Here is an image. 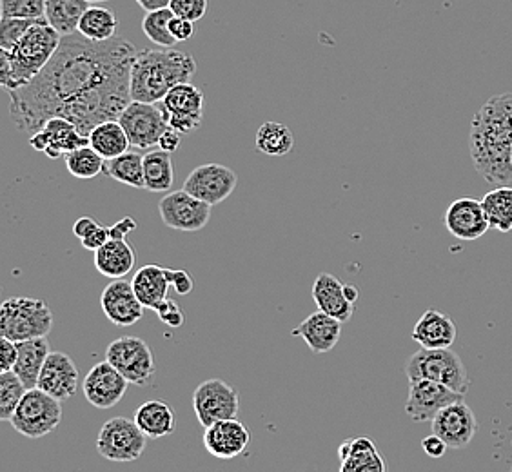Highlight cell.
<instances>
[{
    "instance_id": "ac0fdd59",
    "label": "cell",
    "mask_w": 512,
    "mask_h": 472,
    "mask_svg": "<svg viewBox=\"0 0 512 472\" xmlns=\"http://www.w3.org/2000/svg\"><path fill=\"white\" fill-rule=\"evenodd\" d=\"M129 382L108 360L93 365L88 376L84 378V396L89 404L97 409H111L119 404L128 393Z\"/></svg>"
},
{
    "instance_id": "bcb514c9",
    "label": "cell",
    "mask_w": 512,
    "mask_h": 472,
    "mask_svg": "<svg viewBox=\"0 0 512 472\" xmlns=\"http://www.w3.org/2000/svg\"><path fill=\"white\" fill-rule=\"evenodd\" d=\"M171 287H175L178 295H189L193 291V278L184 269H166Z\"/></svg>"
},
{
    "instance_id": "3957f363",
    "label": "cell",
    "mask_w": 512,
    "mask_h": 472,
    "mask_svg": "<svg viewBox=\"0 0 512 472\" xmlns=\"http://www.w3.org/2000/svg\"><path fill=\"white\" fill-rule=\"evenodd\" d=\"M195 73L197 62L184 51H138L129 77L131 100L148 104L162 102L175 86L191 82Z\"/></svg>"
},
{
    "instance_id": "b9f144b4",
    "label": "cell",
    "mask_w": 512,
    "mask_h": 472,
    "mask_svg": "<svg viewBox=\"0 0 512 472\" xmlns=\"http://www.w3.org/2000/svg\"><path fill=\"white\" fill-rule=\"evenodd\" d=\"M35 22L39 20L0 19V50H13Z\"/></svg>"
},
{
    "instance_id": "e575fe53",
    "label": "cell",
    "mask_w": 512,
    "mask_h": 472,
    "mask_svg": "<svg viewBox=\"0 0 512 472\" xmlns=\"http://www.w3.org/2000/svg\"><path fill=\"white\" fill-rule=\"evenodd\" d=\"M489 226L498 233L512 231V187L496 186L482 198Z\"/></svg>"
},
{
    "instance_id": "f907efd6",
    "label": "cell",
    "mask_w": 512,
    "mask_h": 472,
    "mask_svg": "<svg viewBox=\"0 0 512 472\" xmlns=\"http://www.w3.org/2000/svg\"><path fill=\"white\" fill-rule=\"evenodd\" d=\"M135 229H137L135 218L124 217L115 226L109 227V235H111V238H115V240H126V236L131 231H135Z\"/></svg>"
},
{
    "instance_id": "1f68e13d",
    "label": "cell",
    "mask_w": 512,
    "mask_h": 472,
    "mask_svg": "<svg viewBox=\"0 0 512 472\" xmlns=\"http://www.w3.org/2000/svg\"><path fill=\"white\" fill-rule=\"evenodd\" d=\"M89 146L95 149L99 155L111 160V158L120 157L124 155L126 151H129L128 135L122 128L119 120H108V122H102L97 128L93 129L89 133Z\"/></svg>"
},
{
    "instance_id": "603a6c76",
    "label": "cell",
    "mask_w": 512,
    "mask_h": 472,
    "mask_svg": "<svg viewBox=\"0 0 512 472\" xmlns=\"http://www.w3.org/2000/svg\"><path fill=\"white\" fill-rule=\"evenodd\" d=\"M291 335L302 338L315 354L331 353L340 342L342 322L333 316L325 315L322 311H316L295 327Z\"/></svg>"
},
{
    "instance_id": "4dcf8cb0",
    "label": "cell",
    "mask_w": 512,
    "mask_h": 472,
    "mask_svg": "<svg viewBox=\"0 0 512 472\" xmlns=\"http://www.w3.org/2000/svg\"><path fill=\"white\" fill-rule=\"evenodd\" d=\"M88 0H46V22L62 37L79 33L82 15L88 11Z\"/></svg>"
},
{
    "instance_id": "ffe728a7",
    "label": "cell",
    "mask_w": 512,
    "mask_h": 472,
    "mask_svg": "<svg viewBox=\"0 0 512 472\" xmlns=\"http://www.w3.org/2000/svg\"><path fill=\"white\" fill-rule=\"evenodd\" d=\"M445 227L454 238L463 242L478 240L491 229L482 200L469 197L458 198L447 207Z\"/></svg>"
},
{
    "instance_id": "484cf974",
    "label": "cell",
    "mask_w": 512,
    "mask_h": 472,
    "mask_svg": "<svg viewBox=\"0 0 512 472\" xmlns=\"http://www.w3.org/2000/svg\"><path fill=\"white\" fill-rule=\"evenodd\" d=\"M413 340L425 349H447L456 340V325L444 313L429 309L414 325Z\"/></svg>"
},
{
    "instance_id": "8d00e7d4",
    "label": "cell",
    "mask_w": 512,
    "mask_h": 472,
    "mask_svg": "<svg viewBox=\"0 0 512 472\" xmlns=\"http://www.w3.org/2000/svg\"><path fill=\"white\" fill-rule=\"evenodd\" d=\"M109 178L117 180L135 189H146L144 182V155L137 151H126L124 155L106 160V171Z\"/></svg>"
},
{
    "instance_id": "277c9868",
    "label": "cell",
    "mask_w": 512,
    "mask_h": 472,
    "mask_svg": "<svg viewBox=\"0 0 512 472\" xmlns=\"http://www.w3.org/2000/svg\"><path fill=\"white\" fill-rule=\"evenodd\" d=\"M62 35L46 19L31 26L11 51L0 53V84L8 93L24 88L50 64L57 53Z\"/></svg>"
},
{
    "instance_id": "db71d44e",
    "label": "cell",
    "mask_w": 512,
    "mask_h": 472,
    "mask_svg": "<svg viewBox=\"0 0 512 472\" xmlns=\"http://www.w3.org/2000/svg\"><path fill=\"white\" fill-rule=\"evenodd\" d=\"M135 2L146 13L148 11L164 10V8H169V4H171V0H135Z\"/></svg>"
},
{
    "instance_id": "816d5d0a",
    "label": "cell",
    "mask_w": 512,
    "mask_h": 472,
    "mask_svg": "<svg viewBox=\"0 0 512 472\" xmlns=\"http://www.w3.org/2000/svg\"><path fill=\"white\" fill-rule=\"evenodd\" d=\"M178 148H180V133H177L175 129L169 128L168 131L160 137L158 149H162V151L173 155Z\"/></svg>"
},
{
    "instance_id": "d6a6232c",
    "label": "cell",
    "mask_w": 512,
    "mask_h": 472,
    "mask_svg": "<svg viewBox=\"0 0 512 472\" xmlns=\"http://www.w3.org/2000/svg\"><path fill=\"white\" fill-rule=\"evenodd\" d=\"M144 182L149 193H166L175 184V168L171 153L162 149L144 155Z\"/></svg>"
},
{
    "instance_id": "7c38bea8",
    "label": "cell",
    "mask_w": 512,
    "mask_h": 472,
    "mask_svg": "<svg viewBox=\"0 0 512 472\" xmlns=\"http://www.w3.org/2000/svg\"><path fill=\"white\" fill-rule=\"evenodd\" d=\"M465 394L456 393L445 385L416 378L409 380V394L405 402V414L411 418V422H433L436 414L445 409L447 405L462 402Z\"/></svg>"
},
{
    "instance_id": "5bb4252c",
    "label": "cell",
    "mask_w": 512,
    "mask_h": 472,
    "mask_svg": "<svg viewBox=\"0 0 512 472\" xmlns=\"http://www.w3.org/2000/svg\"><path fill=\"white\" fill-rule=\"evenodd\" d=\"M160 108L166 113L169 128L186 135L202 124L204 93L191 82L178 84L160 102Z\"/></svg>"
},
{
    "instance_id": "7a4b0ae2",
    "label": "cell",
    "mask_w": 512,
    "mask_h": 472,
    "mask_svg": "<svg viewBox=\"0 0 512 472\" xmlns=\"http://www.w3.org/2000/svg\"><path fill=\"white\" fill-rule=\"evenodd\" d=\"M469 155L478 175L493 186L512 180V93L494 95L474 113Z\"/></svg>"
},
{
    "instance_id": "f5cc1de1",
    "label": "cell",
    "mask_w": 512,
    "mask_h": 472,
    "mask_svg": "<svg viewBox=\"0 0 512 472\" xmlns=\"http://www.w3.org/2000/svg\"><path fill=\"white\" fill-rule=\"evenodd\" d=\"M100 224H97V220L91 217H80L75 224H73V233L79 236L80 240L86 238L89 233H93Z\"/></svg>"
},
{
    "instance_id": "11a10c76",
    "label": "cell",
    "mask_w": 512,
    "mask_h": 472,
    "mask_svg": "<svg viewBox=\"0 0 512 472\" xmlns=\"http://www.w3.org/2000/svg\"><path fill=\"white\" fill-rule=\"evenodd\" d=\"M345 296L355 304L358 300V289L355 286H345Z\"/></svg>"
},
{
    "instance_id": "681fc988",
    "label": "cell",
    "mask_w": 512,
    "mask_h": 472,
    "mask_svg": "<svg viewBox=\"0 0 512 472\" xmlns=\"http://www.w3.org/2000/svg\"><path fill=\"white\" fill-rule=\"evenodd\" d=\"M422 449H424L425 454H427V456H431V458H442L449 447L445 445L442 438H438L436 434H431V436L424 438V442H422Z\"/></svg>"
},
{
    "instance_id": "8fae6325",
    "label": "cell",
    "mask_w": 512,
    "mask_h": 472,
    "mask_svg": "<svg viewBox=\"0 0 512 472\" xmlns=\"http://www.w3.org/2000/svg\"><path fill=\"white\" fill-rule=\"evenodd\" d=\"M238 407L240 396L237 389L218 378L202 382L193 393V409L204 429L213 423L237 418Z\"/></svg>"
},
{
    "instance_id": "ba28073f",
    "label": "cell",
    "mask_w": 512,
    "mask_h": 472,
    "mask_svg": "<svg viewBox=\"0 0 512 472\" xmlns=\"http://www.w3.org/2000/svg\"><path fill=\"white\" fill-rule=\"evenodd\" d=\"M146 434L135 420L115 416L102 425L97 438V451L109 462H137L146 451Z\"/></svg>"
},
{
    "instance_id": "c3c4849f",
    "label": "cell",
    "mask_w": 512,
    "mask_h": 472,
    "mask_svg": "<svg viewBox=\"0 0 512 472\" xmlns=\"http://www.w3.org/2000/svg\"><path fill=\"white\" fill-rule=\"evenodd\" d=\"M109 240H111V235H109V227L99 226L93 233H89L86 238H82L80 242H82V247L84 249H88V251H99L100 247L106 246Z\"/></svg>"
},
{
    "instance_id": "52a82bcc",
    "label": "cell",
    "mask_w": 512,
    "mask_h": 472,
    "mask_svg": "<svg viewBox=\"0 0 512 472\" xmlns=\"http://www.w3.org/2000/svg\"><path fill=\"white\" fill-rule=\"evenodd\" d=\"M62 422V405L39 387L28 389L10 423L17 433L39 440L53 433Z\"/></svg>"
},
{
    "instance_id": "44dd1931",
    "label": "cell",
    "mask_w": 512,
    "mask_h": 472,
    "mask_svg": "<svg viewBox=\"0 0 512 472\" xmlns=\"http://www.w3.org/2000/svg\"><path fill=\"white\" fill-rule=\"evenodd\" d=\"M251 443V433L237 418L213 423L204 429V447L218 460H233L246 453Z\"/></svg>"
},
{
    "instance_id": "f6af8a7d",
    "label": "cell",
    "mask_w": 512,
    "mask_h": 472,
    "mask_svg": "<svg viewBox=\"0 0 512 472\" xmlns=\"http://www.w3.org/2000/svg\"><path fill=\"white\" fill-rule=\"evenodd\" d=\"M19 358V345L10 338H0V373H10Z\"/></svg>"
},
{
    "instance_id": "4316f807",
    "label": "cell",
    "mask_w": 512,
    "mask_h": 472,
    "mask_svg": "<svg viewBox=\"0 0 512 472\" xmlns=\"http://www.w3.org/2000/svg\"><path fill=\"white\" fill-rule=\"evenodd\" d=\"M135 260V249L126 240L111 238L106 246L95 251L97 271L111 280H119L122 276L129 275L135 267Z\"/></svg>"
},
{
    "instance_id": "6da1fadb",
    "label": "cell",
    "mask_w": 512,
    "mask_h": 472,
    "mask_svg": "<svg viewBox=\"0 0 512 472\" xmlns=\"http://www.w3.org/2000/svg\"><path fill=\"white\" fill-rule=\"evenodd\" d=\"M122 37L93 42L62 37L50 64L24 88L10 91V115L22 133H37L50 118L71 120L84 137L102 122L119 120L131 102L129 77L137 57Z\"/></svg>"
},
{
    "instance_id": "d6986e66",
    "label": "cell",
    "mask_w": 512,
    "mask_h": 472,
    "mask_svg": "<svg viewBox=\"0 0 512 472\" xmlns=\"http://www.w3.org/2000/svg\"><path fill=\"white\" fill-rule=\"evenodd\" d=\"M100 305L109 322L119 327H131L144 315V305L138 300L133 284L119 278L113 280L100 295Z\"/></svg>"
},
{
    "instance_id": "f1b7e54d",
    "label": "cell",
    "mask_w": 512,
    "mask_h": 472,
    "mask_svg": "<svg viewBox=\"0 0 512 472\" xmlns=\"http://www.w3.org/2000/svg\"><path fill=\"white\" fill-rule=\"evenodd\" d=\"M19 358L13 373L19 376L26 389H35L39 384L42 367L46 358L50 356V344L46 338H33L26 342H19Z\"/></svg>"
},
{
    "instance_id": "9a60e30c",
    "label": "cell",
    "mask_w": 512,
    "mask_h": 472,
    "mask_svg": "<svg viewBox=\"0 0 512 472\" xmlns=\"http://www.w3.org/2000/svg\"><path fill=\"white\" fill-rule=\"evenodd\" d=\"M237 173L222 164H202L189 173L182 189L209 206L222 204L237 187Z\"/></svg>"
},
{
    "instance_id": "83f0119b",
    "label": "cell",
    "mask_w": 512,
    "mask_h": 472,
    "mask_svg": "<svg viewBox=\"0 0 512 472\" xmlns=\"http://www.w3.org/2000/svg\"><path fill=\"white\" fill-rule=\"evenodd\" d=\"M131 284L137 293L138 300L146 309H155L160 302H164L171 289L166 267L155 266V264L140 267L133 276Z\"/></svg>"
},
{
    "instance_id": "f35d334b",
    "label": "cell",
    "mask_w": 512,
    "mask_h": 472,
    "mask_svg": "<svg viewBox=\"0 0 512 472\" xmlns=\"http://www.w3.org/2000/svg\"><path fill=\"white\" fill-rule=\"evenodd\" d=\"M66 168L75 178L89 180L99 177L100 173L106 171V158L99 155L91 146L77 149L66 155Z\"/></svg>"
},
{
    "instance_id": "2e32d148",
    "label": "cell",
    "mask_w": 512,
    "mask_h": 472,
    "mask_svg": "<svg viewBox=\"0 0 512 472\" xmlns=\"http://www.w3.org/2000/svg\"><path fill=\"white\" fill-rule=\"evenodd\" d=\"M30 146L50 158H62L89 146V138L84 137L68 118L55 117L50 118L37 133L30 135Z\"/></svg>"
},
{
    "instance_id": "d590c367",
    "label": "cell",
    "mask_w": 512,
    "mask_h": 472,
    "mask_svg": "<svg viewBox=\"0 0 512 472\" xmlns=\"http://www.w3.org/2000/svg\"><path fill=\"white\" fill-rule=\"evenodd\" d=\"M293 148V131L280 122H266L256 131V149L267 157H284Z\"/></svg>"
},
{
    "instance_id": "ee69618b",
    "label": "cell",
    "mask_w": 512,
    "mask_h": 472,
    "mask_svg": "<svg viewBox=\"0 0 512 472\" xmlns=\"http://www.w3.org/2000/svg\"><path fill=\"white\" fill-rule=\"evenodd\" d=\"M153 311L157 313L158 320H160L162 324L169 325V327H173V329H178V327L184 325V313L180 311L177 302L171 300L169 296L164 302H160Z\"/></svg>"
},
{
    "instance_id": "5b68a950",
    "label": "cell",
    "mask_w": 512,
    "mask_h": 472,
    "mask_svg": "<svg viewBox=\"0 0 512 472\" xmlns=\"http://www.w3.org/2000/svg\"><path fill=\"white\" fill-rule=\"evenodd\" d=\"M53 327V313L46 300L13 296L0 307V336L13 342L46 338Z\"/></svg>"
},
{
    "instance_id": "7402d4cb",
    "label": "cell",
    "mask_w": 512,
    "mask_h": 472,
    "mask_svg": "<svg viewBox=\"0 0 512 472\" xmlns=\"http://www.w3.org/2000/svg\"><path fill=\"white\" fill-rule=\"evenodd\" d=\"M39 389L57 400H69L79 389V369L66 353H50L39 376Z\"/></svg>"
},
{
    "instance_id": "9f6ffc18",
    "label": "cell",
    "mask_w": 512,
    "mask_h": 472,
    "mask_svg": "<svg viewBox=\"0 0 512 472\" xmlns=\"http://www.w3.org/2000/svg\"><path fill=\"white\" fill-rule=\"evenodd\" d=\"M89 4H102V2H109V0H88Z\"/></svg>"
},
{
    "instance_id": "9c48e42d",
    "label": "cell",
    "mask_w": 512,
    "mask_h": 472,
    "mask_svg": "<svg viewBox=\"0 0 512 472\" xmlns=\"http://www.w3.org/2000/svg\"><path fill=\"white\" fill-rule=\"evenodd\" d=\"M106 360L129 384L144 387L155 374V358L149 345L137 336H122L109 344Z\"/></svg>"
},
{
    "instance_id": "d4e9b609",
    "label": "cell",
    "mask_w": 512,
    "mask_h": 472,
    "mask_svg": "<svg viewBox=\"0 0 512 472\" xmlns=\"http://www.w3.org/2000/svg\"><path fill=\"white\" fill-rule=\"evenodd\" d=\"M338 456L342 462L340 472H387L382 454L367 436L345 440L338 449Z\"/></svg>"
},
{
    "instance_id": "7bdbcfd3",
    "label": "cell",
    "mask_w": 512,
    "mask_h": 472,
    "mask_svg": "<svg viewBox=\"0 0 512 472\" xmlns=\"http://www.w3.org/2000/svg\"><path fill=\"white\" fill-rule=\"evenodd\" d=\"M169 8L177 17L198 22L207 13V0H171Z\"/></svg>"
},
{
    "instance_id": "cb8c5ba5",
    "label": "cell",
    "mask_w": 512,
    "mask_h": 472,
    "mask_svg": "<svg viewBox=\"0 0 512 472\" xmlns=\"http://www.w3.org/2000/svg\"><path fill=\"white\" fill-rule=\"evenodd\" d=\"M313 300L318 311L333 316L342 324L349 322L355 313V304L345 296V286L329 273H320L313 284Z\"/></svg>"
},
{
    "instance_id": "ab89813d",
    "label": "cell",
    "mask_w": 512,
    "mask_h": 472,
    "mask_svg": "<svg viewBox=\"0 0 512 472\" xmlns=\"http://www.w3.org/2000/svg\"><path fill=\"white\" fill-rule=\"evenodd\" d=\"M26 393L28 389L17 374L0 373V418L4 422H10Z\"/></svg>"
},
{
    "instance_id": "60d3db41",
    "label": "cell",
    "mask_w": 512,
    "mask_h": 472,
    "mask_svg": "<svg viewBox=\"0 0 512 472\" xmlns=\"http://www.w3.org/2000/svg\"><path fill=\"white\" fill-rule=\"evenodd\" d=\"M0 15L2 19H44L46 0H0Z\"/></svg>"
},
{
    "instance_id": "7dc6e473",
    "label": "cell",
    "mask_w": 512,
    "mask_h": 472,
    "mask_svg": "<svg viewBox=\"0 0 512 472\" xmlns=\"http://www.w3.org/2000/svg\"><path fill=\"white\" fill-rule=\"evenodd\" d=\"M169 31H171V35H173L178 42H186V40L191 39L193 33H195V22L182 19V17L175 15V17L171 19V22H169Z\"/></svg>"
},
{
    "instance_id": "30bf717a",
    "label": "cell",
    "mask_w": 512,
    "mask_h": 472,
    "mask_svg": "<svg viewBox=\"0 0 512 472\" xmlns=\"http://www.w3.org/2000/svg\"><path fill=\"white\" fill-rule=\"evenodd\" d=\"M122 128L128 135L131 148L151 149L158 146L160 137L169 129L164 109L157 104L131 100L128 108L119 117Z\"/></svg>"
},
{
    "instance_id": "4fadbf2b",
    "label": "cell",
    "mask_w": 512,
    "mask_h": 472,
    "mask_svg": "<svg viewBox=\"0 0 512 472\" xmlns=\"http://www.w3.org/2000/svg\"><path fill=\"white\" fill-rule=\"evenodd\" d=\"M162 222L175 231L197 233L204 229L211 218V206L189 195L188 191H171L158 204Z\"/></svg>"
},
{
    "instance_id": "74e56055",
    "label": "cell",
    "mask_w": 512,
    "mask_h": 472,
    "mask_svg": "<svg viewBox=\"0 0 512 472\" xmlns=\"http://www.w3.org/2000/svg\"><path fill=\"white\" fill-rule=\"evenodd\" d=\"M175 17L171 8L164 10L148 11L142 19V31L153 44L160 46L162 50H173L178 40L169 31V22Z\"/></svg>"
},
{
    "instance_id": "8992f818",
    "label": "cell",
    "mask_w": 512,
    "mask_h": 472,
    "mask_svg": "<svg viewBox=\"0 0 512 472\" xmlns=\"http://www.w3.org/2000/svg\"><path fill=\"white\" fill-rule=\"evenodd\" d=\"M405 373L409 380L425 378L433 380L438 384L453 389L456 393L465 394L469 389L471 380L465 369V364L458 353H454L451 347L447 349H418L416 353L407 360Z\"/></svg>"
},
{
    "instance_id": "e0dca14e",
    "label": "cell",
    "mask_w": 512,
    "mask_h": 472,
    "mask_svg": "<svg viewBox=\"0 0 512 472\" xmlns=\"http://www.w3.org/2000/svg\"><path fill=\"white\" fill-rule=\"evenodd\" d=\"M433 434L444 440L449 449H463L473 442L478 431V420L465 402L447 405L431 422Z\"/></svg>"
},
{
    "instance_id": "836d02e7",
    "label": "cell",
    "mask_w": 512,
    "mask_h": 472,
    "mask_svg": "<svg viewBox=\"0 0 512 472\" xmlns=\"http://www.w3.org/2000/svg\"><path fill=\"white\" fill-rule=\"evenodd\" d=\"M117 30H119L117 15L102 6H89L79 24L80 35L93 42L115 39Z\"/></svg>"
},
{
    "instance_id": "f546056e",
    "label": "cell",
    "mask_w": 512,
    "mask_h": 472,
    "mask_svg": "<svg viewBox=\"0 0 512 472\" xmlns=\"http://www.w3.org/2000/svg\"><path fill=\"white\" fill-rule=\"evenodd\" d=\"M135 422L142 429V433L151 440L169 436L177 429L175 411L160 400H149L146 404L140 405L135 413Z\"/></svg>"
}]
</instances>
